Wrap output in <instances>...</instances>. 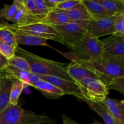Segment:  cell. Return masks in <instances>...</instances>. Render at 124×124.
<instances>
[{
	"label": "cell",
	"mask_w": 124,
	"mask_h": 124,
	"mask_svg": "<svg viewBox=\"0 0 124 124\" xmlns=\"http://www.w3.org/2000/svg\"><path fill=\"white\" fill-rule=\"evenodd\" d=\"M0 41L8 44L16 48L18 47L16 41L15 34L10 27L0 29Z\"/></svg>",
	"instance_id": "cb8c5ba5"
},
{
	"label": "cell",
	"mask_w": 124,
	"mask_h": 124,
	"mask_svg": "<svg viewBox=\"0 0 124 124\" xmlns=\"http://www.w3.org/2000/svg\"><path fill=\"white\" fill-rule=\"evenodd\" d=\"M37 76L40 79L47 81L54 85L55 87H58L63 92L64 95L69 94L76 97L79 101L84 102L86 101L85 98L84 96L79 85L76 82L53 77V76H42V75H37Z\"/></svg>",
	"instance_id": "9c48e42d"
},
{
	"label": "cell",
	"mask_w": 124,
	"mask_h": 124,
	"mask_svg": "<svg viewBox=\"0 0 124 124\" xmlns=\"http://www.w3.org/2000/svg\"><path fill=\"white\" fill-rule=\"evenodd\" d=\"M13 81L8 74L0 71V112L10 104V94Z\"/></svg>",
	"instance_id": "8fae6325"
},
{
	"label": "cell",
	"mask_w": 124,
	"mask_h": 124,
	"mask_svg": "<svg viewBox=\"0 0 124 124\" xmlns=\"http://www.w3.org/2000/svg\"><path fill=\"white\" fill-rule=\"evenodd\" d=\"M21 2L22 6L28 13L37 16L36 8L34 0H21Z\"/></svg>",
	"instance_id": "1f68e13d"
},
{
	"label": "cell",
	"mask_w": 124,
	"mask_h": 124,
	"mask_svg": "<svg viewBox=\"0 0 124 124\" xmlns=\"http://www.w3.org/2000/svg\"><path fill=\"white\" fill-rule=\"evenodd\" d=\"M113 15L124 13V0H96Z\"/></svg>",
	"instance_id": "7402d4cb"
},
{
	"label": "cell",
	"mask_w": 124,
	"mask_h": 124,
	"mask_svg": "<svg viewBox=\"0 0 124 124\" xmlns=\"http://www.w3.org/2000/svg\"><path fill=\"white\" fill-rule=\"evenodd\" d=\"M78 84L88 101L102 102L109 93L105 85L98 79L85 78Z\"/></svg>",
	"instance_id": "8992f818"
},
{
	"label": "cell",
	"mask_w": 124,
	"mask_h": 124,
	"mask_svg": "<svg viewBox=\"0 0 124 124\" xmlns=\"http://www.w3.org/2000/svg\"><path fill=\"white\" fill-rule=\"evenodd\" d=\"M11 24H8L7 21L4 20L0 16V29L4 27H9Z\"/></svg>",
	"instance_id": "d590c367"
},
{
	"label": "cell",
	"mask_w": 124,
	"mask_h": 124,
	"mask_svg": "<svg viewBox=\"0 0 124 124\" xmlns=\"http://www.w3.org/2000/svg\"><path fill=\"white\" fill-rule=\"evenodd\" d=\"M15 34L16 41L18 45H27V46H47L50 47L48 44L47 40L42 38L37 37L33 35H29L25 32L10 28Z\"/></svg>",
	"instance_id": "e0dca14e"
},
{
	"label": "cell",
	"mask_w": 124,
	"mask_h": 124,
	"mask_svg": "<svg viewBox=\"0 0 124 124\" xmlns=\"http://www.w3.org/2000/svg\"><path fill=\"white\" fill-rule=\"evenodd\" d=\"M81 3V0H62L53 9L62 12L70 10Z\"/></svg>",
	"instance_id": "83f0119b"
},
{
	"label": "cell",
	"mask_w": 124,
	"mask_h": 124,
	"mask_svg": "<svg viewBox=\"0 0 124 124\" xmlns=\"http://www.w3.org/2000/svg\"><path fill=\"white\" fill-rule=\"evenodd\" d=\"M62 119L63 124H79L76 122V121H73L72 119L70 118L66 115H62Z\"/></svg>",
	"instance_id": "e575fe53"
},
{
	"label": "cell",
	"mask_w": 124,
	"mask_h": 124,
	"mask_svg": "<svg viewBox=\"0 0 124 124\" xmlns=\"http://www.w3.org/2000/svg\"><path fill=\"white\" fill-rule=\"evenodd\" d=\"M100 41L103 54L124 56V36L112 34Z\"/></svg>",
	"instance_id": "30bf717a"
},
{
	"label": "cell",
	"mask_w": 124,
	"mask_h": 124,
	"mask_svg": "<svg viewBox=\"0 0 124 124\" xmlns=\"http://www.w3.org/2000/svg\"><path fill=\"white\" fill-rule=\"evenodd\" d=\"M46 114H37L19 105L9 104L0 112V124H56Z\"/></svg>",
	"instance_id": "3957f363"
},
{
	"label": "cell",
	"mask_w": 124,
	"mask_h": 124,
	"mask_svg": "<svg viewBox=\"0 0 124 124\" xmlns=\"http://www.w3.org/2000/svg\"><path fill=\"white\" fill-rule=\"evenodd\" d=\"M2 71L8 74L14 80H18L28 85H31L32 84L40 79L37 75L32 73L23 71L8 65H7Z\"/></svg>",
	"instance_id": "9a60e30c"
},
{
	"label": "cell",
	"mask_w": 124,
	"mask_h": 124,
	"mask_svg": "<svg viewBox=\"0 0 124 124\" xmlns=\"http://www.w3.org/2000/svg\"><path fill=\"white\" fill-rule=\"evenodd\" d=\"M105 86L108 90H114L124 94V77L115 78Z\"/></svg>",
	"instance_id": "4316f807"
},
{
	"label": "cell",
	"mask_w": 124,
	"mask_h": 124,
	"mask_svg": "<svg viewBox=\"0 0 124 124\" xmlns=\"http://www.w3.org/2000/svg\"><path fill=\"white\" fill-rule=\"evenodd\" d=\"M115 124H124L123 123H121V122H119V121H116V120H115Z\"/></svg>",
	"instance_id": "74e56055"
},
{
	"label": "cell",
	"mask_w": 124,
	"mask_h": 124,
	"mask_svg": "<svg viewBox=\"0 0 124 124\" xmlns=\"http://www.w3.org/2000/svg\"><path fill=\"white\" fill-rule=\"evenodd\" d=\"M8 65L15 69L23 70V71L31 73L30 65L28 62L23 57L16 55V54L12 58L8 59Z\"/></svg>",
	"instance_id": "d4e9b609"
},
{
	"label": "cell",
	"mask_w": 124,
	"mask_h": 124,
	"mask_svg": "<svg viewBox=\"0 0 124 124\" xmlns=\"http://www.w3.org/2000/svg\"><path fill=\"white\" fill-rule=\"evenodd\" d=\"M30 86L39 91L44 96L49 99H59L64 95L63 92L59 88L43 80L39 79L32 84Z\"/></svg>",
	"instance_id": "5bb4252c"
},
{
	"label": "cell",
	"mask_w": 124,
	"mask_h": 124,
	"mask_svg": "<svg viewBox=\"0 0 124 124\" xmlns=\"http://www.w3.org/2000/svg\"><path fill=\"white\" fill-rule=\"evenodd\" d=\"M93 19H100L113 16L108 12L96 0H81Z\"/></svg>",
	"instance_id": "ac0fdd59"
},
{
	"label": "cell",
	"mask_w": 124,
	"mask_h": 124,
	"mask_svg": "<svg viewBox=\"0 0 124 124\" xmlns=\"http://www.w3.org/2000/svg\"><path fill=\"white\" fill-rule=\"evenodd\" d=\"M73 61H88L99 59L102 57L100 39L87 33L81 41L71 49Z\"/></svg>",
	"instance_id": "277c9868"
},
{
	"label": "cell",
	"mask_w": 124,
	"mask_h": 124,
	"mask_svg": "<svg viewBox=\"0 0 124 124\" xmlns=\"http://www.w3.org/2000/svg\"><path fill=\"white\" fill-rule=\"evenodd\" d=\"M61 1L62 0H44V2L49 8L53 10Z\"/></svg>",
	"instance_id": "d6a6232c"
},
{
	"label": "cell",
	"mask_w": 124,
	"mask_h": 124,
	"mask_svg": "<svg viewBox=\"0 0 124 124\" xmlns=\"http://www.w3.org/2000/svg\"><path fill=\"white\" fill-rule=\"evenodd\" d=\"M16 53L28 62L31 73L35 75L53 76L76 82L67 73L69 64L42 58L19 47L16 50Z\"/></svg>",
	"instance_id": "6da1fadb"
},
{
	"label": "cell",
	"mask_w": 124,
	"mask_h": 124,
	"mask_svg": "<svg viewBox=\"0 0 124 124\" xmlns=\"http://www.w3.org/2000/svg\"><path fill=\"white\" fill-rule=\"evenodd\" d=\"M10 27L15 30H20L29 35L46 39V40H53L61 43L60 38L54 28L42 22L20 27H15L11 24Z\"/></svg>",
	"instance_id": "52a82bcc"
},
{
	"label": "cell",
	"mask_w": 124,
	"mask_h": 124,
	"mask_svg": "<svg viewBox=\"0 0 124 124\" xmlns=\"http://www.w3.org/2000/svg\"><path fill=\"white\" fill-rule=\"evenodd\" d=\"M113 34L117 36H124V13L116 15Z\"/></svg>",
	"instance_id": "f1b7e54d"
},
{
	"label": "cell",
	"mask_w": 124,
	"mask_h": 124,
	"mask_svg": "<svg viewBox=\"0 0 124 124\" xmlns=\"http://www.w3.org/2000/svg\"><path fill=\"white\" fill-rule=\"evenodd\" d=\"M100 124L99 122H98L97 121H95V120H94V122H93V123H91V124Z\"/></svg>",
	"instance_id": "8d00e7d4"
},
{
	"label": "cell",
	"mask_w": 124,
	"mask_h": 124,
	"mask_svg": "<svg viewBox=\"0 0 124 124\" xmlns=\"http://www.w3.org/2000/svg\"><path fill=\"white\" fill-rule=\"evenodd\" d=\"M34 1L36 6L37 16L39 18L42 19L52 10V9L46 4L44 0H34Z\"/></svg>",
	"instance_id": "f546056e"
},
{
	"label": "cell",
	"mask_w": 124,
	"mask_h": 124,
	"mask_svg": "<svg viewBox=\"0 0 124 124\" xmlns=\"http://www.w3.org/2000/svg\"><path fill=\"white\" fill-rule=\"evenodd\" d=\"M18 9V6L14 2L12 4H5L0 10V16L6 21H12Z\"/></svg>",
	"instance_id": "484cf974"
},
{
	"label": "cell",
	"mask_w": 124,
	"mask_h": 124,
	"mask_svg": "<svg viewBox=\"0 0 124 124\" xmlns=\"http://www.w3.org/2000/svg\"><path fill=\"white\" fill-rule=\"evenodd\" d=\"M116 15L111 16L92 19L87 22V33L94 38H99L114 33V25Z\"/></svg>",
	"instance_id": "ba28073f"
},
{
	"label": "cell",
	"mask_w": 124,
	"mask_h": 124,
	"mask_svg": "<svg viewBox=\"0 0 124 124\" xmlns=\"http://www.w3.org/2000/svg\"><path fill=\"white\" fill-rule=\"evenodd\" d=\"M16 48L0 41V53L8 60L15 55Z\"/></svg>",
	"instance_id": "4dcf8cb0"
},
{
	"label": "cell",
	"mask_w": 124,
	"mask_h": 124,
	"mask_svg": "<svg viewBox=\"0 0 124 124\" xmlns=\"http://www.w3.org/2000/svg\"><path fill=\"white\" fill-rule=\"evenodd\" d=\"M85 102L88 105L91 110L95 111L104 120L105 124H115V119L102 102H94L85 101Z\"/></svg>",
	"instance_id": "44dd1931"
},
{
	"label": "cell",
	"mask_w": 124,
	"mask_h": 124,
	"mask_svg": "<svg viewBox=\"0 0 124 124\" xmlns=\"http://www.w3.org/2000/svg\"><path fill=\"white\" fill-rule=\"evenodd\" d=\"M77 61L94 73L105 85L115 78L124 77V56L103 54L97 60Z\"/></svg>",
	"instance_id": "7a4b0ae2"
},
{
	"label": "cell",
	"mask_w": 124,
	"mask_h": 124,
	"mask_svg": "<svg viewBox=\"0 0 124 124\" xmlns=\"http://www.w3.org/2000/svg\"><path fill=\"white\" fill-rule=\"evenodd\" d=\"M67 73L76 83H78L85 78L88 77L98 79L94 73L84 67L78 61L71 62L70 64H69Z\"/></svg>",
	"instance_id": "2e32d148"
},
{
	"label": "cell",
	"mask_w": 124,
	"mask_h": 124,
	"mask_svg": "<svg viewBox=\"0 0 124 124\" xmlns=\"http://www.w3.org/2000/svg\"><path fill=\"white\" fill-rule=\"evenodd\" d=\"M8 65V59L0 53V71H2Z\"/></svg>",
	"instance_id": "836d02e7"
},
{
	"label": "cell",
	"mask_w": 124,
	"mask_h": 124,
	"mask_svg": "<svg viewBox=\"0 0 124 124\" xmlns=\"http://www.w3.org/2000/svg\"><path fill=\"white\" fill-rule=\"evenodd\" d=\"M41 22L50 26H56L67 24L71 21L65 12L53 9L41 19Z\"/></svg>",
	"instance_id": "d6986e66"
},
{
	"label": "cell",
	"mask_w": 124,
	"mask_h": 124,
	"mask_svg": "<svg viewBox=\"0 0 124 124\" xmlns=\"http://www.w3.org/2000/svg\"><path fill=\"white\" fill-rule=\"evenodd\" d=\"M64 12L68 16L71 22L88 21L93 19L82 2L73 9Z\"/></svg>",
	"instance_id": "ffe728a7"
},
{
	"label": "cell",
	"mask_w": 124,
	"mask_h": 124,
	"mask_svg": "<svg viewBox=\"0 0 124 124\" xmlns=\"http://www.w3.org/2000/svg\"><path fill=\"white\" fill-rule=\"evenodd\" d=\"M13 2L18 6V9L14 18L12 20V22L13 23L12 25L15 27H20L41 22V18L36 16L31 15L25 10L22 6L21 0H16Z\"/></svg>",
	"instance_id": "7c38bea8"
},
{
	"label": "cell",
	"mask_w": 124,
	"mask_h": 124,
	"mask_svg": "<svg viewBox=\"0 0 124 124\" xmlns=\"http://www.w3.org/2000/svg\"><path fill=\"white\" fill-rule=\"evenodd\" d=\"M87 22H70L63 25L52 27L59 35L61 44L71 49L87 34Z\"/></svg>",
	"instance_id": "5b68a950"
},
{
	"label": "cell",
	"mask_w": 124,
	"mask_h": 124,
	"mask_svg": "<svg viewBox=\"0 0 124 124\" xmlns=\"http://www.w3.org/2000/svg\"><path fill=\"white\" fill-rule=\"evenodd\" d=\"M116 121L124 124V101L107 97L102 102Z\"/></svg>",
	"instance_id": "4fadbf2b"
},
{
	"label": "cell",
	"mask_w": 124,
	"mask_h": 124,
	"mask_svg": "<svg viewBox=\"0 0 124 124\" xmlns=\"http://www.w3.org/2000/svg\"><path fill=\"white\" fill-rule=\"evenodd\" d=\"M25 84L18 80H14L12 85L10 94V104L18 105V101Z\"/></svg>",
	"instance_id": "603a6c76"
}]
</instances>
